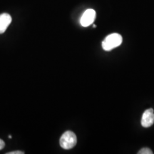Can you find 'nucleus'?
<instances>
[{
  "label": "nucleus",
  "mask_w": 154,
  "mask_h": 154,
  "mask_svg": "<svg viewBox=\"0 0 154 154\" xmlns=\"http://www.w3.org/2000/svg\"><path fill=\"white\" fill-rule=\"evenodd\" d=\"M96 18V11L92 9H88L84 11L82 18H81L80 23L82 26L86 27L93 24Z\"/></svg>",
  "instance_id": "3"
},
{
  "label": "nucleus",
  "mask_w": 154,
  "mask_h": 154,
  "mask_svg": "<svg viewBox=\"0 0 154 154\" xmlns=\"http://www.w3.org/2000/svg\"><path fill=\"white\" fill-rule=\"evenodd\" d=\"M138 154H153V151L149 148H143L138 152Z\"/></svg>",
  "instance_id": "6"
},
{
  "label": "nucleus",
  "mask_w": 154,
  "mask_h": 154,
  "mask_svg": "<svg viewBox=\"0 0 154 154\" xmlns=\"http://www.w3.org/2000/svg\"><path fill=\"white\" fill-rule=\"evenodd\" d=\"M59 143L62 149L66 150L72 149L76 145L77 143L76 134L71 131H67L61 136Z\"/></svg>",
  "instance_id": "2"
},
{
  "label": "nucleus",
  "mask_w": 154,
  "mask_h": 154,
  "mask_svg": "<svg viewBox=\"0 0 154 154\" xmlns=\"http://www.w3.org/2000/svg\"><path fill=\"white\" fill-rule=\"evenodd\" d=\"M24 151H11V152H9V153H7V154H24Z\"/></svg>",
  "instance_id": "7"
},
{
  "label": "nucleus",
  "mask_w": 154,
  "mask_h": 154,
  "mask_svg": "<svg viewBox=\"0 0 154 154\" xmlns=\"http://www.w3.org/2000/svg\"><path fill=\"white\" fill-rule=\"evenodd\" d=\"M5 146V143L3 140L0 139V150H2Z\"/></svg>",
  "instance_id": "8"
},
{
  "label": "nucleus",
  "mask_w": 154,
  "mask_h": 154,
  "mask_svg": "<svg viewBox=\"0 0 154 154\" xmlns=\"http://www.w3.org/2000/svg\"><path fill=\"white\" fill-rule=\"evenodd\" d=\"M9 138H11L12 137H11V136H9Z\"/></svg>",
  "instance_id": "9"
},
{
  "label": "nucleus",
  "mask_w": 154,
  "mask_h": 154,
  "mask_svg": "<svg viewBox=\"0 0 154 154\" xmlns=\"http://www.w3.org/2000/svg\"><path fill=\"white\" fill-rule=\"evenodd\" d=\"M154 124V113L153 109H147L144 111L141 118V126L149 128Z\"/></svg>",
  "instance_id": "4"
},
{
  "label": "nucleus",
  "mask_w": 154,
  "mask_h": 154,
  "mask_svg": "<svg viewBox=\"0 0 154 154\" xmlns=\"http://www.w3.org/2000/svg\"><path fill=\"white\" fill-rule=\"evenodd\" d=\"M11 22V17L7 13L0 14V34L5 33Z\"/></svg>",
  "instance_id": "5"
},
{
  "label": "nucleus",
  "mask_w": 154,
  "mask_h": 154,
  "mask_svg": "<svg viewBox=\"0 0 154 154\" xmlns=\"http://www.w3.org/2000/svg\"><path fill=\"white\" fill-rule=\"evenodd\" d=\"M123 38L119 34H111L107 36L102 42V47L105 51H111L116 47H118L122 43Z\"/></svg>",
  "instance_id": "1"
}]
</instances>
